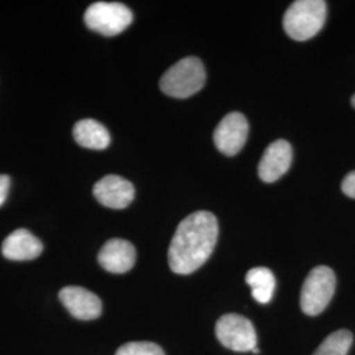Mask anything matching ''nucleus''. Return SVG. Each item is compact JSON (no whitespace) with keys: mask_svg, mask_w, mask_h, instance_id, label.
Returning <instances> with one entry per match:
<instances>
[{"mask_svg":"<svg viewBox=\"0 0 355 355\" xmlns=\"http://www.w3.org/2000/svg\"><path fill=\"white\" fill-rule=\"evenodd\" d=\"M136 249L129 241L112 239L103 245L98 261L101 266L114 274H124L136 263Z\"/></svg>","mask_w":355,"mask_h":355,"instance_id":"11","label":"nucleus"},{"mask_svg":"<svg viewBox=\"0 0 355 355\" xmlns=\"http://www.w3.org/2000/svg\"><path fill=\"white\" fill-rule=\"evenodd\" d=\"M352 104H353V107L355 108V95L353 96V99H352Z\"/></svg>","mask_w":355,"mask_h":355,"instance_id":"20","label":"nucleus"},{"mask_svg":"<svg viewBox=\"0 0 355 355\" xmlns=\"http://www.w3.org/2000/svg\"><path fill=\"white\" fill-rule=\"evenodd\" d=\"M246 283L252 288V296L261 304L271 302L275 291V277L267 267H254L246 274Z\"/></svg>","mask_w":355,"mask_h":355,"instance_id":"14","label":"nucleus"},{"mask_svg":"<svg viewBox=\"0 0 355 355\" xmlns=\"http://www.w3.org/2000/svg\"><path fill=\"white\" fill-rule=\"evenodd\" d=\"M353 343V334L349 330L333 331L316 349L313 355H347Z\"/></svg>","mask_w":355,"mask_h":355,"instance_id":"15","label":"nucleus"},{"mask_svg":"<svg viewBox=\"0 0 355 355\" xmlns=\"http://www.w3.org/2000/svg\"><path fill=\"white\" fill-rule=\"evenodd\" d=\"M205 70L196 57H186L166 71L159 86L166 95L177 99H186L203 89Z\"/></svg>","mask_w":355,"mask_h":355,"instance_id":"3","label":"nucleus"},{"mask_svg":"<svg viewBox=\"0 0 355 355\" xmlns=\"http://www.w3.org/2000/svg\"><path fill=\"white\" fill-rule=\"evenodd\" d=\"M343 193L349 198L355 199V171L349 173L345 179L343 180Z\"/></svg>","mask_w":355,"mask_h":355,"instance_id":"17","label":"nucleus"},{"mask_svg":"<svg viewBox=\"0 0 355 355\" xmlns=\"http://www.w3.org/2000/svg\"><path fill=\"white\" fill-rule=\"evenodd\" d=\"M336 291V275L330 267H315L306 277L302 295L300 306L308 316H318L328 305Z\"/></svg>","mask_w":355,"mask_h":355,"instance_id":"4","label":"nucleus"},{"mask_svg":"<svg viewBox=\"0 0 355 355\" xmlns=\"http://www.w3.org/2000/svg\"><path fill=\"white\" fill-rule=\"evenodd\" d=\"M73 136L80 146L92 150H104L111 142L107 128L92 119L78 121L73 129Z\"/></svg>","mask_w":355,"mask_h":355,"instance_id":"13","label":"nucleus"},{"mask_svg":"<svg viewBox=\"0 0 355 355\" xmlns=\"http://www.w3.org/2000/svg\"><path fill=\"white\" fill-rule=\"evenodd\" d=\"M248 132L249 125L243 114L240 112L227 114L215 129L216 148L225 155H236L243 148Z\"/></svg>","mask_w":355,"mask_h":355,"instance_id":"7","label":"nucleus"},{"mask_svg":"<svg viewBox=\"0 0 355 355\" xmlns=\"http://www.w3.org/2000/svg\"><path fill=\"white\" fill-rule=\"evenodd\" d=\"M114 355H165L164 350L153 343H124Z\"/></svg>","mask_w":355,"mask_h":355,"instance_id":"16","label":"nucleus"},{"mask_svg":"<svg viewBox=\"0 0 355 355\" xmlns=\"http://www.w3.org/2000/svg\"><path fill=\"white\" fill-rule=\"evenodd\" d=\"M60 300L69 313L78 320L89 321L102 315L101 299L83 287H64L60 291Z\"/></svg>","mask_w":355,"mask_h":355,"instance_id":"8","label":"nucleus"},{"mask_svg":"<svg viewBox=\"0 0 355 355\" xmlns=\"http://www.w3.org/2000/svg\"><path fill=\"white\" fill-rule=\"evenodd\" d=\"M133 21L127 6L116 1H96L85 13V23L91 31L112 37L124 32Z\"/></svg>","mask_w":355,"mask_h":355,"instance_id":"5","label":"nucleus"},{"mask_svg":"<svg viewBox=\"0 0 355 355\" xmlns=\"http://www.w3.org/2000/svg\"><path fill=\"white\" fill-rule=\"evenodd\" d=\"M42 243L26 229L12 232L1 246V253L11 261H31L42 253Z\"/></svg>","mask_w":355,"mask_h":355,"instance_id":"12","label":"nucleus"},{"mask_svg":"<svg viewBox=\"0 0 355 355\" xmlns=\"http://www.w3.org/2000/svg\"><path fill=\"white\" fill-rule=\"evenodd\" d=\"M325 20L327 3L324 0H297L284 13L283 26L290 37L306 41L318 35Z\"/></svg>","mask_w":355,"mask_h":355,"instance_id":"2","label":"nucleus"},{"mask_svg":"<svg viewBox=\"0 0 355 355\" xmlns=\"http://www.w3.org/2000/svg\"><path fill=\"white\" fill-rule=\"evenodd\" d=\"M218 236L215 215L199 211L187 216L179 225L168 248L170 268L189 275L203 266L214 253Z\"/></svg>","mask_w":355,"mask_h":355,"instance_id":"1","label":"nucleus"},{"mask_svg":"<svg viewBox=\"0 0 355 355\" xmlns=\"http://www.w3.org/2000/svg\"><path fill=\"white\" fill-rule=\"evenodd\" d=\"M253 353H255V354H258V353H259V349H258V347H254Z\"/></svg>","mask_w":355,"mask_h":355,"instance_id":"19","label":"nucleus"},{"mask_svg":"<svg viewBox=\"0 0 355 355\" xmlns=\"http://www.w3.org/2000/svg\"><path fill=\"white\" fill-rule=\"evenodd\" d=\"M135 193L133 184L119 175H107L94 186L96 200L104 207L114 209L127 208L133 202Z\"/></svg>","mask_w":355,"mask_h":355,"instance_id":"9","label":"nucleus"},{"mask_svg":"<svg viewBox=\"0 0 355 355\" xmlns=\"http://www.w3.org/2000/svg\"><path fill=\"white\" fill-rule=\"evenodd\" d=\"M291 164V145L286 140L274 141L263 153L258 174L265 183H272L288 171Z\"/></svg>","mask_w":355,"mask_h":355,"instance_id":"10","label":"nucleus"},{"mask_svg":"<svg viewBox=\"0 0 355 355\" xmlns=\"http://www.w3.org/2000/svg\"><path fill=\"white\" fill-rule=\"evenodd\" d=\"M10 184H11V179L8 175H0V207L6 202L8 190H10Z\"/></svg>","mask_w":355,"mask_h":355,"instance_id":"18","label":"nucleus"},{"mask_svg":"<svg viewBox=\"0 0 355 355\" xmlns=\"http://www.w3.org/2000/svg\"><path fill=\"white\" fill-rule=\"evenodd\" d=\"M216 336L223 346L233 352H253L257 347V334L249 318L229 313L218 318L216 324Z\"/></svg>","mask_w":355,"mask_h":355,"instance_id":"6","label":"nucleus"}]
</instances>
